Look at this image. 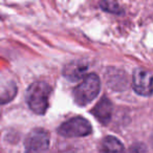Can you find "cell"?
I'll use <instances>...</instances> for the list:
<instances>
[{
  "label": "cell",
  "instance_id": "1",
  "mask_svg": "<svg viewBox=\"0 0 153 153\" xmlns=\"http://www.w3.org/2000/svg\"><path fill=\"white\" fill-rule=\"evenodd\" d=\"M51 94V87L49 84L43 81L35 82L26 89V103L33 112L43 115L48 109Z\"/></svg>",
  "mask_w": 153,
  "mask_h": 153
},
{
  "label": "cell",
  "instance_id": "2",
  "mask_svg": "<svg viewBox=\"0 0 153 153\" xmlns=\"http://www.w3.org/2000/svg\"><path fill=\"white\" fill-rule=\"evenodd\" d=\"M101 90V80L98 74H89L85 76L83 81L72 90L74 103L79 106L90 104L98 97Z\"/></svg>",
  "mask_w": 153,
  "mask_h": 153
},
{
  "label": "cell",
  "instance_id": "3",
  "mask_svg": "<svg viewBox=\"0 0 153 153\" xmlns=\"http://www.w3.org/2000/svg\"><path fill=\"white\" fill-rule=\"evenodd\" d=\"M92 132L89 121L82 117H76L64 122L58 128V133L64 137H82Z\"/></svg>",
  "mask_w": 153,
  "mask_h": 153
},
{
  "label": "cell",
  "instance_id": "4",
  "mask_svg": "<svg viewBox=\"0 0 153 153\" xmlns=\"http://www.w3.org/2000/svg\"><path fill=\"white\" fill-rule=\"evenodd\" d=\"M49 133L43 128H35L27 134L24 143V153H46L49 148Z\"/></svg>",
  "mask_w": 153,
  "mask_h": 153
},
{
  "label": "cell",
  "instance_id": "5",
  "mask_svg": "<svg viewBox=\"0 0 153 153\" xmlns=\"http://www.w3.org/2000/svg\"><path fill=\"white\" fill-rule=\"evenodd\" d=\"M132 87L137 94L150 97L152 94V74L145 68H136L132 76Z\"/></svg>",
  "mask_w": 153,
  "mask_h": 153
},
{
  "label": "cell",
  "instance_id": "6",
  "mask_svg": "<svg viewBox=\"0 0 153 153\" xmlns=\"http://www.w3.org/2000/svg\"><path fill=\"white\" fill-rule=\"evenodd\" d=\"M112 103L107 97H103L96 106L92 108L91 113L103 125H108L112 117Z\"/></svg>",
  "mask_w": 153,
  "mask_h": 153
},
{
  "label": "cell",
  "instance_id": "7",
  "mask_svg": "<svg viewBox=\"0 0 153 153\" xmlns=\"http://www.w3.org/2000/svg\"><path fill=\"white\" fill-rule=\"evenodd\" d=\"M88 66L82 61H74L68 63L63 69V76L70 82H78L84 79Z\"/></svg>",
  "mask_w": 153,
  "mask_h": 153
},
{
  "label": "cell",
  "instance_id": "8",
  "mask_svg": "<svg viewBox=\"0 0 153 153\" xmlns=\"http://www.w3.org/2000/svg\"><path fill=\"white\" fill-rule=\"evenodd\" d=\"M101 153H126L125 147L115 136L108 135L103 138L101 144Z\"/></svg>",
  "mask_w": 153,
  "mask_h": 153
},
{
  "label": "cell",
  "instance_id": "9",
  "mask_svg": "<svg viewBox=\"0 0 153 153\" xmlns=\"http://www.w3.org/2000/svg\"><path fill=\"white\" fill-rule=\"evenodd\" d=\"M100 7L103 11L107 12V13L117 14V15L123 13L121 5L115 1H103V2L100 3Z\"/></svg>",
  "mask_w": 153,
  "mask_h": 153
},
{
  "label": "cell",
  "instance_id": "10",
  "mask_svg": "<svg viewBox=\"0 0 153 153\" xmlns=\"http://www.w3.org/2000/svg\"><path fill=\"white\" fill-rule=\"evenodd\" d=\"M129 153H148V148L143 143H135L130 147Z\"/></svg>",
  "mask_w": 153,
  "mask_h": 153
}]
</instances>
